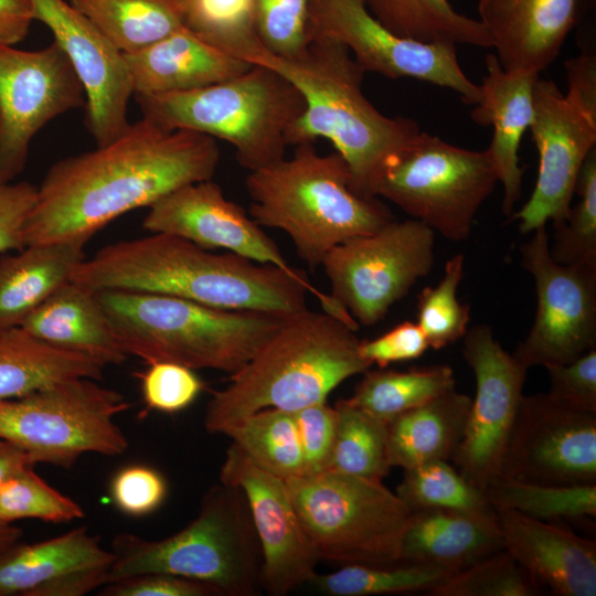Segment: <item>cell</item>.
Masks as SVG:
<instances>
[{"label":"cell","instance_id":"obj_17","mask_svg":"<svg viewBox=\"0 0 596 596\" xmlns=\"http://www.w3.org/2000/svg\"><path fill=\"white\" fill-rule=\"evenodd\" d=\"M313 30L344 44L366 72L408 77L456 92L476 105L480 87L462 71L451 43H424L386 29L364 0H316Z\"/></svg>","mask_w":596,"mask_h":596},{"label":"cell","instance_id":"obj_26","mask_svg":"<svg viewBox=\"0 0 596 596\" xmlns=\"http://www.w3.org/2000/svg\"><path fill=\"white\" fill-rule=\"evenodd\" d=\"M123 57L132 96L202 88L240 75L253 65L222 52L183 26Z\"/></svg>","mask_w":596,"mask_h":596},{"label":"cell","instance_id":"obj_12","mask_svg":"<svg viewBox=\"0 0 596 596\" xmlns=\"http://www.w3.org/2000/svg\"><path fill=\"white\" fill-rule=\"evenodd\" d=\"M435 238L418 220L394 219L374 233L334 246L321 264L329 295L359 326H374L430 272Z\"/></svg>","mask_w":596,"mask_h":596},{"label":"cell","instance_id":"obj_37","mask_svg":"<svg viewBox=\"0 0 596 596\" xmlns=\"http://www.w3.org/2000/svg\"><path fill=\"white\" fill-rule=\"evenodd\" d=\"M454 573L425 563L392 565L349 564L328 574H315L309 583L324 595L372 596L432 592Z\"/></svg>","mask_w":596,"mask_h":596},{"label":"cell","instance_id":"obj_32","mask_svg":"<svg viewBox=\"0 0 596 596\" xmlns=\"http://www.w3.org/2000/svg\"><path fill=\"white\" fill-rule=\"evenodd\" d=\"M370 13L395 34L424 43L490 49L482 24L459 13L449 0H364Z\"/></svg>","mask_w":596,"mask_h":596},{"label":"cell","instance_id":"obj_33","mask_svg":"<svg viewBox=\"0 0 596 596\" xmlns=\"http://www.w3.org/2000/svg\"><path fill=\"white\" fill-rule=\"evenodd\" d=\"M121 54L136 53L182 28L173 0H67Z\"/></svg>","mask_w":596,"mask_h":596},{"label":"cell","instance_id":"obj_39","mask_svg":"<svg viewBox=\"0 0 596 596\" xmlns=\"http://www.w3.org/2000/svg\"><path fill=\"white\" fill-rule=\"evenodd\" d=\"M485 493L493 508L543 521L596 517V485H541L498 476Z\"/></svg>","mask_w":596,"mask_h":596},{"label":"cell","instance_id":"obj_24","mask_svg":"<svg viewBox=\"0 0 596 596\" xmlns=\"http://www.w3.org/2000/svg\"><path fill=\"white\" fill-rule=\"evenodd\" d=\"M503 549L534 583L560 596L596 595V543L553 522L493 508Z\"/></svg>","mask_w":596,"mask_h":596},{"label":"cell","instance_id":"obj_35","mask_svg":"<svg viewBox=\"0 0 596 596\" xmlns=\"http://www.w3.org/2000/svg\"><path fill=\"white\" fill-rule=\"evenodd\" d=\"M183 28L222 52L255 64L266 52L254 22V0H173Z\"/></svg>","mask_w":596,"mask_h":596},{"label":"cell","instance_id":"obj_50","mask_svg":"<svg viewBox=\"0 0 596 596\" xmlns=\"http://www.w3.org/2000/svg\"><path fill=\"white\" fill-rule=\"evenodd\" d=\"M100 596H222L203 582L168 574L145 573L120 578L98 588Z\"/></svg>","mask_w":596,"mask_h":596},{"label":"cell","instance_id":"obj_9","mask_svg":"<svg viewBox=\"0 0 596 596\" xmlns=\"http://www.w3.org/2000/svg\"><path fill=\"white\" fill-rule=\"evenodd\" d=\"M285 481L320 560L344 565L401 563L412 511L382 480L326 469Z\"/></svg>","mask_w":596,"mask_h":596},{"label":"cell","instance_id":"obj_1","mask_svg":"<svg viewBox=\"0 0 596 596\" xmlns=\"http://www.w3.org/2000/svg\"><path fill=\"white\" fill-rule=\"evenodd\" d=\"M220 157L215 139L142 117L113 141L50 167L24 227L25 246L87 243L123 214L212 179Z\"/></svg>","mask_w":596,"mask_h":596},{"label":"cell","instance_id":"obj_41","mask_svg":"<svg viewBox=\"0 0 596 596\" xmlns=\"http://www.w3.org/2000/svg\"><path fill=\"white\" fill-rule=\"evenodd\" d=\"M465 257L461 253L445 264L444 275L436 286L424 287L417 296V321L429 348L443 349L464 338L469 329L470 306L457 298L464 276Z\"/></svg>","mask_w":596,"mask_h":596},{"label":"cell","instance_id":"obj_28","mask_svg":"<svg viewBox=\"0 0 596 596\" xmlns=\"http://www.w3.org/2000/svg\"><path fill=\"white\" fill-rule=\"evenodd\" d=\"M20 327L47 344L86 355L104 366L121 364L128 356L96 291L72 280L34 309Z\"/></svg>","mask_w":596,"mask_h":596},{"label":"cell","instance_id":"obj_15","mask_svg":"<svg viewBox=\"0 0 596 596\" xmlns=\"http://www.w3.org/2000/svg\"><path fill=\"white\" fill-rule=\"evenodd\" d=\"M498 476L541 485H596V414L568 407L547 393L523 395Z\"/></svg>","mask_w":596,"mask_h":596},{"label":"cell","instance_id":"obj_30","mask_svg":"<svg viewBox=\"0 0 596 596\" xmlns=\"http://www.w3.org/2000/svg\"><path fill=\"white\" fill-rule=\"evenodd\" d=\"M471 397L448 391L387 424L390 467L451 460L465 433Z\"/></svg>","mask_w":596,"mask_h":596},{"label":"cell","instance_id":"obj_19","mask_svg":"<svg viewBox=\"0 0 596 596\" xmlns=\"http://www.w3.org/2000/svg\"><path fill=\"white\" fill-rule=\"evenodd\" d=\"M220 482L242 490L263 556L262 587L284 596L309 583L320 557L305 531L286 481L256 465L234 443L226 449Z\"/></svg>","mask_w":596,"mask_h":596},{"label":"cell","instance_id":"obj_53","mask_svg":"<svg viewBox=\"0 0 596 596\" xmlns=\"http://www.w3.org/2000/svg\"><path fill=\"white\" fill-rule=\"evenodd\" d=\"M566 95L586 111L596 115V56L583 52L565 62Z\"/></svg>","mask_w":596,"mask_h":596},{"label":"cell","instance_id":"obj_38","mask_svg":"<svg viewBox=\"0 0 596 596\" xmlns=\"http://www.w3.org/2000/svg\"><path fill=\"white\" fill-rule=\"evenodd\" d=\"M337 424L327 469L382 480L390 472L387 424L371 416L348 400L334 405Z\"/></svg>","mask_w":596,"mask_h":596},{"label":"cell","instance_id":"obj_5","mask_svg":"<svg viewBox=\"0 0 596 596\" xmlns=\"http://www.w3.org/2000/svg\"><path fill=\"white\" fill-rule=\"evenodd\" d=\"M245 187L251 217L287 233L311 269L334 246L394 220L377 198L353 191L347 162L337 151L319 153L313 142L299 143L290 158L249 171Z\"/></svg>","mask_w":596,"mask_h":596},{"label":"cell","instance_id":"obj_51","mask_svg":"<svg viewBox=\"0 0 596 596\" xmlns=\"http://www.w3.org/2000/svg\"><path fill=\"white\" fill-rule=\"evenodd\" d=\"M429 348L426 336L416 322L404 321L382 336L360 341V353L371 364L387 368L391 363L418 359Z\"/></svg>","mask_w":596,"mask_h":596},{"label":"cell","instance_id":"obj_56","mask_svg":"<svg viewBox=\"0 0 596 596\" xmlns=\"http://www.w3.org/2000/svg\"><path fill=\"white\" fill-rule=\"evenodd\" d=\"M22 535V531L12 524L0 525V553L17 543Z\"/></svg>","mask_w":596,"mask_h":596},{"label":"cell","instance_id":"obj_46","mask_svg":"<svg viewBox=\"0 0 596 596\" xmlns=\"http://www.w3.org/2000/svg\"><path fill=\"white\" fill-rule=\"evenodd\" d=\"M148 408L177 413L189 407L203 390L194 370L174 362H153L138 374Z\"/></svg>","mask_w":596,"mask_h":596},{"label":"cell","instance_id":"obj_7","mask_svg":"<svg viewBox=\"0 0 596 596\" xmlns=\"http://www.w3.org/2000/svg\"><path fill=\"white\" fill-rule=\"evenodd\" d=\"M106 584L145 573H168L209 584L222 596H254L263 556L242 490L220 482L204 494L198 515L179 532L147 540L120 533L111 542Z\"/></svg>","mask_w":596,"mask_h":596},{"label":"cell","instance_id":"obj_3","mask_svg":"<svg viewBox=\"0 0 596 596\" xmlns=\"http://www.w3.org/2000/svg\"><path fill=\"white\" fill-rule=\"evenodd\" d=\"M255 64L270 67L302 95L305 109L288 131V146L329 140L344 159L351 188L362 196L385 160L419 131L417 123L389 117L362 91L365 71L348 47L313 30L307 51L284 60L265 52Z\"/></svg>","mask_w":596,"mask_h":596},{"label":"cell","instance_id":"obj_36","mask_svg":"<svg viewBox=\"0 0 596 596\" xmlns=\"http://www.w3.org/2000/svg\"><path fill=\"white\" fill-rule=\"evenodd\" d=\"M228 436L256 465L284 479L304 476L294 413L266 408L227 427Z\"/></svg>","mask_w":596,"mask_h":596},{"label":"cell","instance_id":"obj_40","mask_svg":"<svg viewBox=\"0 0 596 596\" xmlns=\"http://www.w3.org/2000/svg\"><path fill=\"white\" fill-rule=\"evenodd\" d=\"M395 493L411 511L453 509L491 511L485 491L471 485L447 460H434L404 470Z\"/></svg>","mask_w":596,"mask_h":596},{"label":"cell","instance_id":"obj_49","mask_svg":"<svg viewBox=\"0 0 596 596\" xmlns=\"http://www.w3.org/2000/svg\"><path fill=\"white\" fill-rule=\"evenodd\" d=\"M545 369L550 377V396L574 409L596 414L595 348L572 362Z\"/></svg>","mask_w":596,"mask_h":596},{"label":"cell","instance_id":"obj_52","mask_svg":"<svg viewBox=\"0 0 596 596\" xmlns=\"http://www.w3.org/2000/svg\"><path fill=\"white\" fill-rule=\"evenodd\" d=\"M38 187L0 182V253L25 247L24 227L36 201Z\"/></svg>","mask_w":596,"mask_h":596},{"label":"cell","instance_id":"obj_2","mask_svg":"<svg viewBox=\"0 0 596 596\" xmlns=\"http://www.w3.org/2000/svg\"><path fill=\"white\" fill-rule=\"evenodd\" d=\"M71 280L94 291L127 290L175 296L210 307L291 317L321 302L304 270H284L226 252L212 253L185 238L152 233L108 244L74 269Z\"/></svg>","mask_w":596,"mask_h":596},{"label":"cell","instance_id":"obj_21","mask_svg":"<svg viewBox=\"0 0 596 596\" xmlns=\"http://www.w3.org/2000/svg\"><path fill=\"white\" fill-rule=\"evenodd\" d=\"M142 227L185 238L203 248H223L260 264L292 272L277 244L212 179L185 184L153 203Z\"/></svg>","mask_w":596,"mask_h":596},{"label":"cell","instance_id":"obj_6","mask_svg":"<svg viewBox=\"0 0 596 596\" xmlns=\"http://www.w3.org/2000/svg\"><path fill=\"white\" fill-rule=\"evenodd\" d=\"M96 295L127 355L147 364L174 362L230 375L289 318L219 309L156 292L102 290Z\"/></svg>","mask_w":596,"mask_h":596},{"label":"cell","instance_id":"obj_34","mask_svg":"<svg viewBox=\"0 0 596 596\" xmlns=\"http://www.w3.org/2000/svg\"><path fill=\"white\" fill-rule=\"evenodd\" d=\"M454 370L447 364L406 371L366 370L349 403L389 424L397 416L455 389Z\"/></svg>","mask_w":596,"mask_h":596},{"label":"cell","instance_id":"obj_31","mask_svg":"<svg viewBox=\"0 0 596 596\" xmlns=\"http://www.w3.org/2000/svg\"><path fill=\"white\" fill-rule=\"evenodd\" d=\"M104 369L86 355L47 344L22 327L0 332V400L74 379L99 381Z\"/></svg>","mask_w":596,"mask_h":596},{"label":"cell","instance_id":"obj_22","mask_svg":"<svg viewBox=\"0 0 596 596\" xmlns=\"http://www.w3.org/2000/svg\"><path fill=\"white\" fill-rule=\"evenodd\" d=\"M113 561L86 526L0 553V596H83L106 584Z\"/></svg>","mask_w":596,"mask_h":596},{"label":"cell","instance_id":"obj_13","mask_svg":"<svg viewBox=\"0 0 596 596\" xmlns=\"http://www.w3.org/2000/svg\"><path fill=\"white\" fill-rule=\"evenodd\" d=\"M532 233L520 264L534 279L536 311L512 353L526 369L565 364L596 347V267L556 263L545 225Z\"/></svg>","mask_w":596,"mask_h":596},{"label":"cell","instance_id":"obj_29","mask_svg":"<svg viewBox=\"0 0 596 596\" xmlns=\"http://www.w3.org/2000/svg\"><path fill=\"white\" fill-rule=\"evenodd\" d=\"M85 242L26 245L0 258V332L20 327L24 319L71 280L85 258Z\"/></svg>","mask_w":596,"mask_h":596},{"label":"cell","instance_id":"obj_42","mask_svg":"<svg viewBox=\"0 0 596 596\" xmlns=\"http://www.w3.org/2000/svg\"><path fill=\"white\" fill-rule=\"evenodd\" d=\"M575 193L578 201L571 206L567 219L553 226L550 254L562 265L596 267V149L583 163Z\"/></svg>","mask_w":596,"mask_h":596},{"label":"cell","instance_id":"obj_4","mask_svg":"<svg viewBox=\"0 0 596 596\" xmlns=\"http://www.w3.org/2000/svg\"><path fill=\"white\" fill-rule=\"evenodd\" d=\"M353 328L323 311L309 309L281 327L207 403L204 426L223 432L266 408L295 412L326 402L347 379L372 365L360 353Z\"/></svg>","mask_w":596,"mask_h":596},{"label":"cell","instance_id":"obj_20","mask_svg":"<svg viewBox=\"0 0 596 596\" xmlns=\"http://www.w3.org/2000/svg\"><path fill=\"white\" fill-rule=\"evenodd\" d=\"M32 17L52 32L72 61L86 92V127L104 146L129 126L132 91L123 54L66 0H26Z\"/></svg>","mask_w":596,"mask_h":596},{"label":"cell","instance_id":"obj_54","mask_svg":"<svg viewBox=\"0 0 596 596\" xmlns=\"http://www.w3.org/2000/svg\"><path fill=\"white\" fill-rule=\"evenodd\" d=\"M33 21L26 0H0V43L15 45L23 41Z\"/></svg>","mask_w":596,"mask_h":596},{"label":"cell","instance_id":"obj_44","mask_svg":"<svg viewBox=\"0 0 596 596\" xmlns=\"http://www.w3.org/2000/svg\"><path fill=\"white\" fill-rule=\"evenodd\" d=\"M541 588L504 549L454 573L433 596H533Z\"/></svg>","mask_w":596,"mask_h":596},{"label":"cell","instance_id":"obj_45","mask_svg":"<svg viewBox=\"0 0 596 596\" xmlns=\"http://www.w3.org/2000/svg\"><path fill=\"white\" fill-rule=\"evenodd\" d=\"M316 0H254L257 36L269 54L295 60L306 51L313 34Z\"/></svg>","mask_w":596,"mask_h":596},{"label":"cell","instance_id":"obj_43","mask_svg":"<svg viewBox=\"0 0 596 596\" xmlns=\"http://www.w3.org/2000/svg\"><path fill=\"white\" fill-rule=\"evenodd\" d=\"M83 508L26 467L0 485V525L20 519L65 523L82 519Z\"/></svg>","mask_w":596,"mask_h":596},{"label":"cell","instance_id":"obj_25","mask_svg":"<svg viewBox=\"0 0 596 596\" xmlns=\"http://www.w3.org/2000/svg\"><path fill=\"white\" fill-rule=\"evenodd\" d=\"M480 99L471 111L475 123L492 127V139L486 149L503 187L502 213L511 217L522 192L524 168L519 148L533 117V88L539 73L505 71L496 54L486 56Z\"/></svg>","mask_w":596,"mask_h":596},{"label":"cell","instance_id":"obj_18","mask_svg":"<svg viewBox=\"0 0 596 596\" xmlns=\"http://www.w3.org/2000/svg\"><path fill=\"white\" fill-rule=\"evenodd\" d=\"M529 129L539 153L538 178L531 196L510 217L519 222L523 234L547 221L554 226L567 219L581 169L596 146V115L554 82L538 78Z\"/></svg>","mask_w":596,"mask_h":596},{"label":"cell","instance_id":"obj_48","mask_svg":"<svg viewBox=\"0 0 596 596\" xmlns=\"http://www.w3.org/2000/svg\"><path fill=\"white\" fill-rule=\"evenodd\" d=\"M304 460V476L328 468L337 412L327 401L292 412Z\"/></svg>","mask_w":596,"mask_h":596},{"label":"cell","instance_id":"obj_8","mask_svg":"<svg viewBox=\"0 0 596 596\" xmlns=\"http://www.w3.org/2000/svg\"><path fill=\"white\" fill-rule=\"evenodd\" d=\"M142 117L167 130L228 142L248 171L285 157L287 135L305 109L300 92L275 70L253 64L225 81L182 93L135 96Z\"/></svg>","mask_w":596,"mask_h":596},{"label":"cell","instance_id":"obj_10","mask_svg":"<svg viewBox=\"0 0 596 596\" xmlns=\"http://www.w3.org/2000/svg\"><path fill=\"white\" fill-rule=\"evenodd\" d=\"M497 183L487 150L460 148L419 131L385 160L369 194L392 202L446 240L462 242Z\"/></svg>","mask_w":596,"mask_h":596},{"label":"cell","instance_id":"obj_27","mask_svg":"<svg viewBox=\"0 0 596 596\" xmlns=\"http://www.w3.org/2000/svg\"><path fill=\"white\" fill-rule=\"evenodd\" d=\"M503 549L494 509L412 511L400 562L425 563L458 572Z\"/></svg>","mask_w":596,"mask_h":596},{"label":"cell","instance_id":"obj_14","mask_svg":"<svg viewBox=\"0 0 596 596\" xmlns=\"http://www.w3.org/2000/svg\"><path fill=\"white\" fill-rule=\"evenodd\" d=\"M85 105L78 73L54 41L33 51L0 43V182L23 171L31 141L47 123Z\"/></svg>","mask_w":596,"mask_h":596},{"label":"cell","instance_id":"obj_23","mask_svg":"<svg viewBox=\"0 0 596 596\" xmlns=\"http://www.w3.org/2000/svg\"><path fill=\"white\" fill-rule=\"evenodd\" d=\"M590 0H478L479 22L505 71L540 73L560 54Z\"/></svg>","mask_w":596,"mask_h":596},{"label":"cell","instance_id":"obj_47","mask_svg":"<svg viewBox=\"0 0 596 596\" xmlns=\"http://www.w3.org/2000/svg\"><path fill=\"white\" fill-rule=\"evenodd\" d=\"M168 486L155 468L130 465L116 472L110 482L111 499L123 513L142 517L156 511L164 501Z\"/></svg>","mask_w":596,"mask_h":596},{"label":"cell","instance_id":"obj_11","mask_svg":"<svg viewBox=\"0 0 596 596\" xmlns=\"http://www.w3.org/2000/svg\"><path fill=\"white\" fill-rule=\"evenodd\" d=\"M130 404L93 379H74L28 395L0 400V439L24 450L31 462L72 468L86 453L117 456L128 439L117 415Z\"/></svg>","mask_w":596,"mask_h":596},{"label":"cell","instance_id":"obj_16","mask_svg":"<svg viewBox=\"0 0 596 596\" xmlns=\"http://www.w3.org/2000/svg\"><path fill=\"white\" fill-rule=\"evenodd\" d=\"M462 355L473 372L476 393L451 460L471 485L485 491L499 475L529 369L501 347L488 324L468 329Z\"/></svg>","mask_w":596,"mask_h":596},{"label":"cell","instance_id":"obj_55","mask_svg":"<svg viewBox=\"0 0 596 596\" xmlns=\"http://www.w3.org/2000/svg\"><path fill=\"white\" fill-rule=\"evenodd\" d=\"M30 466L33 464L24 450L10 441L0 439V485Z\"/></svg>","mask_w":596,"mask_h":596}]
</instances>
